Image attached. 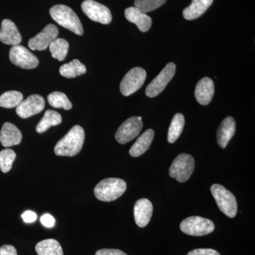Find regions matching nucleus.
<instances>
[{
	"label": "nucleus",
	"instance_id": "obj_10",
	"mask_svg": "<svg viewBox=\"0 0 255 255\" xmlns=\"http://www.w3.org/2000/svg\"><path fill=\"white\" fill-rule=\"evenodd\" d=\"M81 6L83 12L92 21L103 24H109L112 22V13L105 5L94 0H85L82 3Z\"/></svg>",
	"mask_w": 255,
	"mask_h": 255
},
{
	"label": "nucleus",
	"instance_id": "obj_35",
	"mask_svg": "<svg viewBox=\"0 0 255 255\" xmlns=\"http://www.w3.org/2000/svg\"><path fill=\"white\" fill-rule=\"evenodd\" d=\"M21 217L25 223H30L36 221L37 215L33 211H27L23 213Z\"/></svg>",
	"mask_w": 255,
	"mask_h": 255
},
{
	"label": "nucleus",
	"instance_id": "obj_14",
	"mask_svg": "<svg viewBox=\"0 0 255 255\" xmlns=\"http://www.w3.org/2000/svg\"><path fill=\"white\" fill-rule=\"evenodd\" d=\"M21 36L16 24L9 19H4L0 29V41L10 46H17L21 42Z\"/></svg>",
	"mask_w": 255,
	"mask_h": 255
},
{
	"label": "nucleus",
	"instance_id": "obj_22",
	"mask_svg": "<svg viewBox=\"0 0 255 255\" xmlns=\"http://www.w3.org/2000/svg\"><path fill=\"white\" fill-rule=\"evenodd\" d=\"M38 255H63V249L58 241L47 239L37 243L36 248Z\"/></svg>",
	"mask_w": 255,
	"mask_h": 255
},
{
	"label": "nucleus",
	"instance_id": "obj_15",
	"mask_svg": "<svg viewBox=\"0 0 255 255\" xmlns=\"http://www.w3.org/2000/svg\"><path fill=\"white\" fill-rule=\"evenodd\" d=\"M153 206L148 199H140L134 206V218L135 223L140 228H144L150 222Z\"/></svg>",
	"mask_w": 255,
	"mask_h": 255
},
{
	"label": "nucleus",
	"instance_id": "obj_9",
	"mask_svg": "<svg viewBox=\"0 0 255 255\" xmlns=\"http://www.w3.org/2000/svg\"><path fill=\"white\" fill-rule=\"evenodd\" d=\"M141 117H132L128 119L119 128L115 134V138L120 144L131 141L140 133L142 128Z\"/></svg>",
	"mask_w": 255,
	"mask_h": 255
},
{
	"label": "nucleus",
	"instance_id": "obj_21",
	"mask_svg": "<svg viewBox=\"0 0 255 255\" xmlns=\"http://www.w3.org/2000/svg\"><path fill=\"white\" fill-rule=\"evenodd\" d=\"M154 135H155V133H154L153 130H152V129L145 130L137 138L133 145L130 147V150H129L130 155L134 157L143 155L150 147L151 143L153 140Z\"/></svg>",
	"mask_w": 255,
	"mask_h": 255
},
{
	"label": "nucleus",
	"instance_id": "obj_32",
	"mask_svg": "<svg viewBox=\"0 0 255 255\" xmlns=\"http://www.w3.org/2000/svg\"><path fill=\"white\" fill-rule=\"evenodd\" d=\"M41 223L45 227L52 228L54 226L55 220L51 215L44 214L41 216Z\"/></svg>",
	"mask_w": 255,
	"mask_h": 255
},
{
	"label": "nucleus",
	"instance_id": "obj_23",
	"mask_svg": "<svg viewBox=\"0 0 255 255\" xmlns=\"http://www.w3.org/2000/svg\"><path fill=\"white\" fill-rule=\"evenodd\" d=\"M60 73L66 78H75L86 73V66L79 60H73L69 63L64 64L60 68Z\"/></svg>",
	"mask_w": 255,
	"mask_h": 255
},
{
	"label": "nucleus",
	"instance_id": "obj_30",
	"mask_svg": "<svg viewBox=\"0 0 255 255\" xmlns=\"http://www.w3.org/2000/svg\"><path fill=\"white\" fill-rule=\"evenodd\" d=\"M167 1V0H135V7L141 10L143 12L153 11Z\"/></svg>",
	"mask_w": 255,
	"mask_h": 255
},
{
	"label": "nucleus",
	"instance_id": "obj_5",
	"mask_svg": "<svg viewBox=\"0 0 255 255\" xmlns=\"http://www.w3.org/2000/svg\"><path fill=\"white\" fill-rule=\"evenodd\" d=\"M195 168L194 157L187 153H182L174 159L169 169V176L177 182H185L190 178Z\"/></svg>",
	"mask_w": 255,
	"mask_h": 255
},
{
	"label": "nucleus",
	"instance_id": "obj_24",
	"mask_svg": "<svg viewBox=\"0 0 255 255\" xmlns=\"http://www.w3.org/2000/svg\"><path fill=\"white\" fill-rule=\"evenodd\" d=\"M61 122V115L58 112L53 110H47L43 118L37 125L36 131L42 133L46 131L50 127L59 125Z\"/></svg>",
	"mask_w": 255,
	"mask_h": 255
},
{
	"label": "nucleus",
	"instance_id": "obj_13",
	"mask_svg": "<svg viewBox=\"0 0 255 255\" xmlns=\"http://www.w3.org/2000/svg\"><path fill=\"white\" fill-rule=\"evenodd\" d=\"M45 107V100L41 96L32 95L22 101L16 107V114L22 119H27L39 114Z\"/></svg>",
	"mask_w": 255,
	"mask_h": 255
},
{
	"label": "nucleus",
	"instance_id": "obj_1",
	"mask_svg": "<svg viewBox=\"0 0 255 255\" xmlns=\"http://www.w3.org/2000/svg\"><path fill=\"white\" fill-rule=\"evenodd\" d=\"M85 131L80 126H75L55 146V155L73 157L81 151L85 142Z\"/></svg>",
	"mask_w": 255,
	"mask_h": 255
},
{
	"label": "nucleus",
	"instance_id": "obj_19",
	"mask_svg": "<svg viewBox=\"0 0 255 255\" xmlns=\"http://www.w3.org/2000/svg\"><path fill=\"white\" fill-rule=\"evenodd\" d=\"M236 121L232 117L223 119L218 128L217 142L221 148H226L236 132Z\"/></svg>",
	"mask_w": 255,
	"mask_h": 255
},
{
	"label": "nucleus",
	"instance_id": "obj_27",
	"mask_svg": "<svg viewBox=\"0 0 255 255\" xmlns=\"http://www.w3.org/2000/svg\"><path fill=\"white\" fill-rule=\"evenodd\" d=\"M23 95L18 91L4 92L0 96V107L3 108L12 109L17 107L23 101Z\"/></svg>",
	"mask_w": 255,
	"mask_h": 255
},
{
	"label": "nucleus",
	"instance_id": "obj_18",
	"mask_svg": "<svg viewBox=\"0 0 255 255\" xmlns=\"http://www.w3.org/2000/svg\"><path fill=\"white\" fill-rule=\"evenodd\" d=\"M22 135L14 124L6 122L0 131V142L5 147L18 145L21 141Z\"/></svg>",
	"mask_w": 255,
	"mask_h": 255
},
{
	"label": "nucleus",
	"instance_id": "obj_29",
	"mask_svg": "<svg viewBox=\"0 0 255 255\" xmlns=\"http://www.w3.org/2000/svg\"><path fill=\"white\" fill-rule=\"evenodd\" d=\"M16 159V153L11 149L6 148L0 152V169L4 173L9 172Z\"/></svg>",
	"mask_w": 255,
	"mask_h": 255
},
{
	"label": "nucleus",
	"instance_id": "obj_17",
	"mask_svg": "<svg viewBox=\"0 0 255 255\" xmlns=\"http://www.w3.org/2000/svg\"><path fill=\"white\" fill-rule=\"evenodd\" d=\"M125 16L128 21L135 23L141 32L148 31L152 26V18L135 6L127 8Z\"/></svg>",
	"mask_w": 255,
	"mask_h": 255
},
{
	"label": "nucleus",
	"instance_id": "obj_33",
	"mask_svg": "<svg viewBox=\"0 0 255 255\" xmlns=\"http://www.w3.org/2000/svg\"><path fill=\"white\" fill-rule=\"evenodd\" d=\"M0 255H17V252L14 246L5 245L0 248Z\"/></svg>",
	"mask_w": 255,
	"mask_h": 255
},
{
	"label": "nucleus",
	"instance_id": "obj_28",
	"mask_svg": "<svg viewBox=\"0 0 255 255\" xmlns=\"http://www.w3.org/2000/svg\"><path fill=\"white\" fill-rule=\"evenodd\" d=\"M48 102L54 108H63L65 110H71L73 105L68 97L60 92H53L48 96Z\"/></svg>",
	"mask_w": 255,
	"mask_h": 255
},
{
	"label": "nucleus",
	"instance_id": "obj_20",
	"mask_svg": "<svg viewBox=\"0 0 255 255\" xmlns=\"http://www.w3.org/2000/svg\"><path fill=\"white\" fill-rule=\"evenodd\" d=\"M214 0H192L191 4L183 11V16L187 20L200 17L207 11Z\"/></svg>",
	"mask_w": 255,
	"mask_h": 255
},
{
	"label": "nucleus",
	"instance_id": "obj_8",
	"mask_svg": "<svg viewBox=\"0 0 255 255\" xmlns=\"http://www.w3.org/2000/svg\"><path fill=\"white\" fill-rule=\"evenodd\" d=\"M175 72V64L169 63L166 65L163 70L146 87V95L150 98L159 95L167 87L171 80L173 78Z\"/></svg>",
	"mask_w": 255,
	"mask_h": 255
},
{
	"label": "nucleus",
	"instance_id": "obj_7",
	"mask_svg": "<svg viewBox=\"0 0 255 255\" xmlns=\"http://www.w3.org/2000/svg\"><path fill=\"white\" fill-rule=\"evenodd\" d=\"M146 76L145 70L138 67L128 72L121 82L120 90L122 95L128 97L137 92L143 85Z\"/></svg>",
	"mask_w": 255,
	"mask_h": 255
},
{
	"label": "nucleus",
	"instance_id": "obj_16",
	"mask_svg": "<svg viewBox=\"0 0 255 255\" xmlns=\"http://www.w3.org/2000/svg\"><path fill=\"white\" fill-rule=\"evenodd\" d=\"M214 81L209 78H204L198 82L195 88L196 100L201 105H208L214 95Z\"/></svg>",
	"mask_w": 255,
	"mask_h": 255
},
{
	"label": "nucleus",
	"instance_id": "obj_2",
	"mask_svg": "<svg viewBox=\"0 0 255 255\" xmlns=\"http://www.w3.org/2000/svg\"><path fill=\"white\" fill-rule=\"evenodd\" d=\"M50 14L55 22L60 26L79 36L83 35L84 30L81 21L71 8L66 5H55L50 9Z\"/></svg>",
	"mask_w": 255,
	"mask_h": 255
},
{
	"label": "nucleus",
	"instance_id": "obj_31",
	"mask_svg": "<svg viewBox=\"0 0 255 255\" xmlns=\"http://www.w3.org/2000/svg\"><path fill=\"white\" fill-rule=\"evenodd\" d=\"M187 255H221L213 249H196L189 252Z\"/></svg>",
	"mask_w": 255,
	"mask_h": 255
},
{
	"label": "nucleus",
	"instance_id": "obj_6",
	"mask_svg": "<svg viewBox=\"0 0 255 255\" xmlns=\"http://www.w3.org/2000/svg\"><path fill=\"white\" fill-rule=\"evenodd\" d=\"M180 229L189 236H204L214 231L215 225L211 220L200 216H191L181 223Z\"/></svg>",
	"mask_w": 255,
	"mask_h": 255
},
{
	"label": "nucleus",
	"instance_id": "obj_4",
	"mask_svg": "<svg viewBox=\"0 0 255 255\" xmlns=\"http://www.w3.org/2000/svg\"><path fill=\"white\" fill-rule=\"evenodd\" d=\"M211 191L221 212L228 217L234 218L238 213V204L232 193L219 184L211 186Z\"/></svg>",
	"mask_w": 255,
	"mask_h": 255
},
{
	"label": "nucleus",
	"instance_id": "obj_3",
	"mask_svg": "<svg viewBox=\"0 0 255 255\" xmlns=\"http://www.w3.org/2000/svg\"><path fill=\"white\" fill-rule=\"evenodd\" d=\"M127 182L119 178H107L95 188V195L100 201L110 202L117 200L127 191Z\"/></svg>",
	"mask_w": 255,
	"mask_h": 255
},
{
	"label": "nucleus",
	"instance_id": "obj_11",
	"mask_svg": "<svg viewBox=\"0 0 255 255\" xmlns=\"http://www.w3.org/2000/svg\"><path fill=\"white\" fill-rule=\"evenodd\" d=\"M9 59L16 66L27 70L36 68L39 63V60L30 50L20 45L11 47Z\"/></svg>",
	"mask_w": 255,
	"mask_h": 255
},
{
	"label": "nucleus",
	"instance_id": "obj_12",
	"mask_svg": "<svg viewBox=\"0 0 255 255\" xmlns=\"http://www.w3.org/2000/svg\"><path fill=\"white\" fill-rule=\"evenodd\" d=\"M59 31L53 24L47 25L43 31L28 41V47L32 50H44L49 47L51 42L58 38Z\"/></svg>",
	"mask_w": 255,
	"mask_h": 255
},
{
	"label": "nucleus",
	"instance_id": "obj_26",
	"mask_svg": "<svg viewBox=\"0 0 255 255\" xmlns=\"http://www.w3.org/2000/svg\"><path fill=\"white\" fill-rule=\"evenodd\" d=\"M52 57L55 59L63 61L68 55L69 43L63 38H57L51 42L49 46Z\"/></svg>",
	"mask_w": 255,
	"mask_h": 255
},
{
	"label": "nucleus",
	"instance_id": "obj_34",
	"mask_svg": "<svg viewBox=\"0 0 255 255\" xmlns=\"http://www.w3.org/2000/svg\"><path fill=\"white\" fill-rule=\"evenodd\" d=\"M95 255H127L123 251L117 249H102L96 253Z\"/></svg>",
	"mask_w": 255,
	"mask_h": 255
},
{
	"label": "nucleus",
	"instance_id": "obj_25",
	"mask_svg": "<svg viewBox=\"0 0 255 255\" xmlns=\"http://www.w3.org/2000/svg\"><path fill=\"white\" fill-rule=\"evenodd\" d=\"M184 124L185 120L184 116L182 114H176L169 127L167 134V140L169 142L174 143L179 138L184 129Z\"/></svg>",
	"mask_w": 255,
	"mask_h": 255
}]
</instances>
